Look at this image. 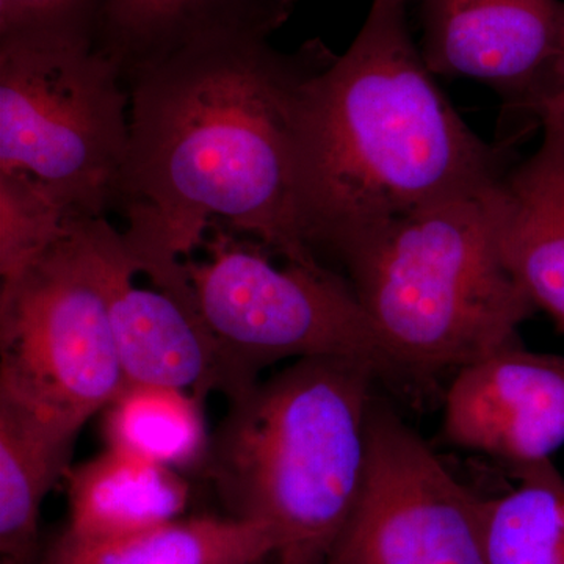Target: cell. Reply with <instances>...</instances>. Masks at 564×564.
I'll return each instance as SVG.
<instances>
[{
    "label": "cell",
    "mask_w": 564,
    "mask_h": 564,
    "mask_svg": "<svg viewBox=\"0 0 564 564\" xmlns=\"http://www.w3.org/2000/svg\"><path fill=\"white\" fill-rule=\"evenodd\" d=\"M334 54L269 36H212L129 70V155L120 207L141 276L180 291L184 261L218 218L288 262L315 265L302 212L307 85Z\"/></svg>",
    "instance_id": "cell-1"
},
{
    "label": "cell",
    "mask_w": 564,
    "mask_h": 564,
    "mask_svg": "<svg viewBox=\"0 0 564 564\" xmlns=\"http://www.w3.org/2000/svg\"><path fill=\"white\" fill-rule=\"evenodd\" d=\"M410 0H373L343 55L313 77L302 117V212L318 261L432 204L485 191L510 144L488 143L441 90L408 21Z\"/></svg>",
    "instance_id": "cell-2"
},
{
    "label": "cell",
    "mask_w": 564,
    "mask_h": 564,
    "mask_svg": "<svg viewBox=\"0 0 564 564\" xmlns=\"http://www.w3.org/2000/svg\"><path fill=\"white\" fill-rule=\"evenodd\" d=\"M370 364L293 361L239 399L203 466L232 518L272 533L276 564H326L366 480Z\"/></svg>",
    "instance_id": "cell-3"
},
{
    "label": "cell",
    "mask_w": 564,
    "mask_h": 564,
    "mask_svg": "<svg viewBox=\"0 0 564 564\" xmlns=\"http://www.w3.org/2000/svg\"><path fill=\"white\" fill-rule=\"evenodd\" d=\"M496 184L397 218L329 258L413 397L521 343L538 313L500 250Z\"/></svg>",
    "instance_id": "cell-4"
},
{
    "label": "cell",
    "mask_w": 564,
    "mask_h": 564,
    "mask_svg": "<svg viewBox=\"0 0 564 564\" xmlns=\"http://www.w3.org/2000/svg\"><path fill=\"white\" fill-rule=\"evenodd\" d=\"M128 106L120 66L91 36H0V174L28 177L68 220L120 207Z\"/></svg>",
    "instance_id": "cell-5"
},
{
    "label": "cell",
    "mask_w": 564,
    "mask_h": 564,
    "mask_svg": "<svg viewBox=\"0 0 564 564\" xmlns=\"http://www.w3.org/2000/svg\"><path fill=\"white\" fill-rule=\"evenodd\" d=\"M202 259L184 261L198 313L220 345L239 399L265 367L307 358L370 364L381 383L408 386L343 274L325 263L276 265L261 243L212 226Z\"/></svg>",
    "instance_id": "cell-6"
},
{
    "label": "cell",
    "mask_w": 564,
    "mask_h": 564,
    "mask_svg": "<svg viewBox=\"0 0 564 564\" xmlns=\"http://www.w3.org/2000/svg\"><path fill=\"white\" fill-rule=\"evenodd\" d=\"M0 378L82 423L124 389L109 300L76 223L0 289Z\"/></svg>",
    "instance_id": "cell-7"
},
{
    "label": "cell",
    "mask_w": 564,
    "mask_h": 564,
    "mask_svg": "<svg viewBox=\"0 0 564 564\" xmlns=\"http://www.w3.org/2000/svg\"><path fill=\"white\" fill-rule=\"evenodd\" d=\"M326 564H488L484 497L378 397L362 492Z\"/></svg>",
    "instance_id": "cell-8"
},
{
    "label": "cell",
    "mask_w": 564,
    "mask_h": 564,
    "mask_svg": "<svg viewBox=\"0 0 564 564\" xmlns=\"http://www.w3.org/2000/svg\"><path fill=\"white\" fill-rule=\"evenodd\" d=\"M421 51L436 76L484 82L503 99L500 141L540 126L564 88L563 0H422Z\"/></svg>",
    "instance_id": "cell-9"
},
{
    "label": "cell",
    "mask_w": 564,
    "mask_h": 564,
    "mask_svg": "<svg viewBox=\"0 0 564 564\" xmlns=\"http://www.w3.org/2000/svg\"><path fill=\"white\" fill-rule=\"evenodd\" d=\"M107 300L126 386L181 389L202 402L210 393L234 397L232 375L193 295L137 282L139 270L122 232L106 217L77 218ZM193 293V292H192Z\"/></svg>",
    "instance_id": "cell-10"
},
{
    "label": "cell",
    "mask_w": 564,
    "mask_h": 564,
    "mask_svg": "<svg viewBox=\"0 0 564 564\" xmlns=\"http://www.w3.org/2000/svg\"><path fill=\"white\" fill-rule=\"evenodd\" d=\"M443 437L511 469L547 462L564 445V356L508 345L454 373Z\"/></svg>",
    "instance_id": "cell-11"
},
{
    "label": "cell",
    "mask_w": 564,
    "mask_h": 564,
    "mask_svg": "<svg viewBox=\"0 0 564 564\" xmlns=\"http://www.w3.org/2000/svg\"><path fill=\"white\" fill-rule=\"evenodd\" d=\"M543 132L536 152L497 182L494 206L505 263L564 336V139Z\"/></svg>",
    "instance_id": "cell-12"
},
{
    "label": "cell",
    "mask_w": 564,
    "mask_h": 564,
    "mask_svg": "<svg viewBox=\"0 0 564 564\" xmlns=\"http://www.w3.org/2000/svg\"><path fill=\"white\" fill-rule=\"evenodd\" d=\"M85 423L0 378V552L31 563L41 507L70 467Z\"/></svg>",
    "instance_id": "cell-13"
},
{
    "label": "cell",
    "mask_w": 564,
    "mask_h": 564,
    "mask_svg": "<svg viewBox=\"0 0 564 564\" xmlns=\"http://www.w3.org/2000/svg\"><path fill=\"white\" fill-rule=\"evenodd\" d=\"M296 0H99L95 43L129 70L220 35L269 36Z\"/></svg>",
    "instance_id": "cell-14"
},
{
    "label": "cell",
    "mask_w": 564,
    "mask_h": 564,
    "mask_svg": "<svg viewBox=\"0 0 564 564\" xmlns=\"http://www.w3.org/2000/svg\"><path fill=\"white\" fill-rule=\"evenodd\" d=\"M63 481L65 532L87 540L128 536L177 521L191 499L180 470L111 447L70 466Z\"/></svg>",
    "instance_id": "cell-15"
},
{
    "label": "cell",
    "mask_w": 564,
    "mask_h": 564,
    "mask_svg": "<svg viewBox=\"0 0 564 564\" xmlns=\"http://www.w3.org/2000/svg\"><path fill=\"white\" fill-rule=\"evenodd\" d=\"M274 552L272 533L258 522L199 516L107 540L65 532L43 564H262Z\"/></svg>",
    "instance_id": "cell-16"
},
{
    "label": "cell",
    "mask_w": 564,
    "mask_h": 564,
    "mask_svg": "<svg viewBox=\"0 0 564 564\" xmlns=\"http://www.w3.org/2000/svg\"><path fill=\"white\" fill-rule=\"evenodd\" d=\"M202 400L165 386L128 384L102 411L106 447L180 470L209 452Z\"/></svg>",
    "instance_id": "cell-17"
},
{
    "label": "cell",
    "mask_w": 564,
    "mask_h": 564,
    "mask_svg": "<svg viewBox=\"0 0 564 564\" xmlns=\"http://www.w3.org/2000/svg\"><path fill=\"white\" fill-rule=\"evenodd\" d=\"M518 485L485 499L488 564H564V477L551 459L514 467Z\"/></svg>",
    "instance_id": "cell-18"
},
{
    "label": "cell",
    "mask_w": 564,
    "mask_h": 564,
    "mask_svg": "<svg viewBox=\"0 0 564 564\" xmlns=\"http://www.w3.org/2000/svg\"><path fill=\"white\" fill-rule=\"evenodd\" d=\"M68 217L20 174H0V276L10 284L62 239Z\"/></svg>",
    "instance_id": "cell-19"
},
{
    "label": "cell",
    "mask_w": 564,
    "mask_h": 564,
    "mask_svg": "<svg viewBox=\"0 0 564 564\" xmlns=\"http://www.w3.org/2000/svg\"><path fill=\"white\" fill-rule=\"evenodd\" d=\"M99 0H0V36L82 33L95 40Z\"/></svg>",
    "instance_id": "cell-20"
},
{
    "label": "cell",
    "mask_w": 564,
    "mask_h": 564,
    "mask_svg": "<svg viewBox=\"0 0 564 564\" xmlns=\"http://www.w3.org/2000/svg\"><path fill=\"white\" fill-rule=\"evenodd\" d=\"M540 128L564 139V88L545 106L541 113Z\"/></svg>",
    "instance_id": "cell-21"
},
{
    "label": "cell",
    "mask_w": 564,
    "mask_h": 564,
    "mask_svg": "<svg viewBox=\"0 0 564 564\" xmlns=\"http://www.w3.org/2000/svg\"><path fill=\"white\" fill-rule=\"evenodd\" d=\"M0 564H20V563L13 562V560H10V558H2V563H0Z\"/></svg>",
    "instance_id": "cell-22"
}]
</instances>
